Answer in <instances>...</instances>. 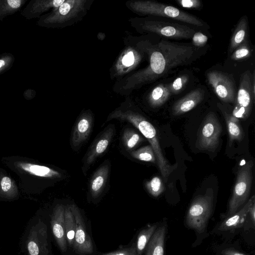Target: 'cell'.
Returning a JSON list of instances; mask_svg holds the SVG:
<instances>
[{"label":"cell","mask_w":255,"mask_h":255,"mask_svg":"<svg viewBox=\"0 0 255 255\" xmlns=\"http://www.w3.org/2000/svg\"><path fill=\"white\" fill-rule=\"evenodd\" d=\"M207 78L209 84L221 100L226 103L235 102V86L230 76L221 71L213 70L207 73Z\"/></svg>","instance_id":"cell-8"},{"label":"cell","mask_w":255,"mask_h":255,"mask_svg":"<svg viewBox=\"0 0 255 255\" xmlns=\"http://www.w3.org/2000/svg\"><path fill=\"white\" fill-rule=\"evenodd\" d=\"M15 61V57L10 53L4 52L0 55V75L9 70Z\"/></svg>","instance_id":"cell-30"},{"label":"cell","mask_w":255,"mask_h":255,"mask_svg":"<svg viewBox=\"0 0 255 255\" xmlns=\"http://www.w3.org/2000/svg\"><path fill=\"white\" fill-rule=\"evenodd\" d=\"M64 217L67 243L69 246H73L75 232V222L69 205L65 206Z\"/></svg>","instance_id":"cell-25"},{"label":"cell","mask_w":255,"mask_h":255,"mask_svg":"<svg viewBox=\"0 0 255 255\" xmlns=\"http://www.w3.org/2000/svg\"><path fill=\"white\" fill-rule=\"evenodd\" d=\"M27 0H0V21L19 10Z\"/></svg>","instance_id":"cell-22"},{"label":"cell","mask_w":255,"mask_h":255,"mask_svg":"<svg viewBox=\"0 0 255 255\" xmlns=\"http://www.w3.org/2000/svg\"><path fill=\"white\" fill-rule=\"evenodd\" d=\"M229 136L230 144L234 140L241 141L244 137V131L240 125L239 119L232 114L223 112Z\"/></svg>","instance_id":"cell-20"},{"label":"cell","mask_w":255,"mask_h":255,"mask_svg":"<svg viewBox=\"0 0 255 255\" xmlns=\"http://www.w3.org/2000/svg\"><path fill=\"white\" fill-rule=\"evenodd\" d=\"M64 212V206L57 205L54 208L51 220L53 236L59 249L63 252L66 251L67 247Z\"/></svg>","instance_id":"cell-12"},{"label":"cell","mask_w":255,"mask_h":255,"mask_svg":"<svg viewBox=\"0 0 255 255\" xmlns=\"http://www.w3.org/2000/svg\"><path fill=\"white\" fill-rule=\"evenodd\" d=\"M192 39L194 45L201 47L207 42L208 37L200 32H197L193 34Z\"/></svg>","instance_id":"cell-33"},{"label":"cell","mask_w":255,"mask_h":255,"mask_svg":"<svg viewBox=\"0 0 255 255\" xmlns=\"http://www.w3.org/2000/svg\"><path fill=\"white\" fill-rule=\"evenodd\" d=\"M93 125V118L90 115L85 114L78 119L71 136V144L73 147L80 146L87 140L92 131Z\"/></svg>","instance_id":"cell-13"},{"label":"cell","mask_w":255,"mask_h":255,"mask_svg":"<svg viewBox=\"0 0 255 255\" xmlns=\"http://www.w3.org/2000/svg\"><path fill=\"white\" fill-rule=\"evenodd\" d=\"M222 255H245L232 249H227L223 251Z\"/></svg>","instance_id":"cell-38"},{"label":"cell","mask_w":255,"mask_h":255,"mask_svg":"<svg viewBox=\"0 0 255 255\" xmlns=\"http://www.w3.org/2000/svg\"><path fill=\"white\" fill-rule=\"evenodd\" d=\"M146 28L162 36L175 39H190L195 32L187 25L163 21L148 22Z\"/></svg>","instance_id":"cell-10"},{"label":"cell","mask_w":255,"mask_h":255,"mask_svg":"<svg viewBox=\"0 0 255 255\" xmlns=\"http://www.w3.org/2000/svg\"><path fill=\"white\" fill-rule=\"evenodd\" d=\"M166 226L157 228L146 247L145 255H164Z\"/></svg>","instance_id":"cell-18"},{"label":"cell","mask_w":255,"mask_h":255,"mask_svg":"<svg viewBox=\"0 0 255 255\" xmlns=\"http://www.w3.org/2000/svg\"><path fill=\"white\" fill-rule=\"evenodd\" d=\"M251 55V49L247 44V41L237 47L231 55V58L234 60L244 59Z\"/></svg>","instance_id":"cell-32"},{"label":"cell","mask_w":255,"mask_h":255,"mask_svg":"<svg viewBox=\"0 0 255 255\" xmlns=\"http://www.w3.org/2000/svg\"><path fill=\"white\" fill-rule=\"evenodd\" d=\"M253 161L250 160L239 168L226 218L235 214L248 199L253 181Z\"/></svg>","instance_id":"cell-3"},{"label":"cell","mask_w":255,"mask_h":255,"mask_svg":"<svg viewBox=\"0 0 255 255\" xmlns=\"http://www.w3.org/2000/svg\"><path fill=\"white\" fill-rule=\"evenodd\" d=\"M131 156L140 161L156 163L155 155L150 145L141 147L130 152Z\"/></svg>","instance_id":"cell-27"},{"label":"cell","mask_w":255,"mask_h":255,"mask_svg":"<svg viewBox=\"0 0 255 255\" xmlns=\"http://www.w3.org/2000/svg\"><path fill=\"white\" fill-rule=\"evenodd\" d=\"M213 206V192L208 189L204 195H198L190 206L186 217L187 226L199 233L204 232Z\"/></svg>","instance_id":"cell-2"},{"label":"cell","mask_w":255,"mask_h":255,"mask_svg":"<svg viewBox=\"0 0 255 255\" xmlns=\"http://www.w3.org/2000/svg\"><path fill=\"white\" fill-rule=\"evenodd\" d=\"M122 140L126 149L132 151L144 139L136 131L131 128H126L122 135Z\"/></svg>","instance_id":"cell-24"},{"label":"cell","mask_w":255,"mask_h":255,"mask_svg":"<svg viewBox=\"0 0 255 255\" xmlns=\"http://www.w3.org/2000/svg\"><path fill=\"white\" fill-rule=\"evenodd\" d=\"M17 166L25 172L36 176L50 178L62 177V174L58 171L43 165L20 162L17 163Z\"/></svg>","instance_id":"cell-19"},{"label":"cell","mask_w":255,"mask_h":255,"mask_svg":"<svg viewBox=\"0 0 255 255\" xmlns=\"http://www.w3.org/2000/svg\"><path fill=\"white\" fill-rule=\"evenodd\" d=\"M134 61V57L132 52L128 53L123 58V64L126 66L132 65Z\"/></svg>","instance_id":"cell-36"},{"label":"cell","mask_w":255,"mask_h":255,"mask_svg":"<svg viewBox=\"0 0 255 255\" xmlns=\"http://www.w3.org/2000/svg\"><path fill=\"white\" fill-rule=\"evenodd\" d=\"M26 246L29 255H50L47 228L42 221H39L30 229Z\"/></svg>","instance_id":"cell-9"},{"label":"cell","mask_w":255,"mask_h":255,"mask_svg":"<svg viewBox=\"0 0 255 255\" xmlns=\"http://www.w3.org/2000/svg\"><path fill=\"white\" fill-rule=\"evenodd\" d=\"M249 213L251 216V219L253 221V224H255V202L252 204L250 208Z\"/></svg>","instance_id":"cell-39"},{"label":"cell","mask_w":255,"mask_h":255,"mask_svg":"<svg viewBox=\"0 0 255 255\" xmlns=\"http://www.w3.org/2000/svg\"><path fill=\"white\" fill-rule=\"evenodd\" d=\"M119 119L131 123L145 137L152 147L156 158V163L162 176L166 181L174 169L164 157L154 126L140 115L130 111L117 112L112 114L108 120Z\"/></svg>","instance_id":"cell-1"},{"label":"cell","mask_w":255,"mask_h":255,"mask_svg":"<svg viewBox=\"0 0 255 255\" xmlns=\"http://www.w3.org/2000/svg\"><path fill=\"white\" fill-rule=\"evenodd\" d=\"M147 191L154 197L159 196L164 191V185L161 179L157 177H153L145 183Z\"/></svg>","instance_id":"cell-29"},{"label":"cell","mask_w":255,"mask_h":255,"mask_svg":"<svg viewBox=\"0 0 255 255\" xmlns=\"http://www.w3.org/2000/svg\"><path fill=\"white\" fill-rule=\"evenodd\" d=\"M16 186L9 176L2 175L0 177V192L7 197L15 196Z\"/></svg>","instance_id":"cell-28"},{"label":"cell","mask_w":255,"mask_h":255,"mask_svg":"<svg viewBox=\"0 0 255 255\" xmlns=\"http://www.w3.org/2000/svg\"><path fill=\"white\" fill-rule=\"evenodd\" d=\"M248 22L245 17L239 21L231 39L229 51L233 52L237 47L247 41Z\"/></svg>","instance_id":"cell-21"},{"label":"cell","mask_w":255,"mask_h":255,"mask_svg":"<svg viewBox=\"0 0 255 255\" xmlns=\"http://www.w3.org/2000/svg\"><path fill=\"white\" fill-rule=\"evenodd\" d=\"M204 98V91L201 89L194 90L176 101L172 107L174 115L178 116L195 108Z\"/></svg>","instance_id":"cell-16"},{"label":"cell","mask_w":255,"mask_h":255,"mask_svg":"<svg viewBox=\"0 0 255 255\" xmlns=\"http://www.w3.org/2000/svg\"><path fill=\"white\" fill-rule=\"evenodd\" d=\"M70 9V4L68 2H64L60 6H59L58 12L60 14L65 15L69 12Z\"/></svg>","instance_id":"cell-37"},{"label":"cell","mask_w":255,"mask_h":255,"mask_svg":"<svg viewBox=\"0 0 255 255\" xmlns=\"http://www.w3.org/2000/svg\"><path fill=\"white\" fill-rule=\"evenodd\" d=\"M221 132V125L215 114L208 113L200 129L198 138L199 147L203 150H215L219 144Z\"/></svg>","instance_id":"cell-6"},{"label":"cell","mask_w":255,"mask_h":255,"mask_svg":"<svg viewBox=\"0 0 255 255\" xmlns=\"http://www.w3.org/2000/svg\"><path fill=\"white\" fill-rule=\"evenodd\" d=\"M170 92L168 86L160 84L152 91L150 96V102L152 107H158L165 103L168 99Z\"/></svg>","instance_id":"cell-23"},{"label":"cell","mask_w":255,"mask_h":255,"mask_svg":"<svg viewBox=\"0 0 255 255\" xmlns=\"http://www.w3.org/2000/svg\"><path fill=\"white\" fill-rule=\"evenodd\" d=\"M64 2V0H31L20 11V14L27 20L40 17V14L49 8L58 7Z\"/></svg>","instance_id":"cell-14"},{"label":"cell","mask_w":255,"mask_h":255,"mask_svg":"<svg viewBox=\"0 0 255 255\" xmlns=\"http://www.w3.org/2000/svg\"><path fill=\"white\" fill-rule=\"evenodd\" d=\"M75 222V232L73 247L80 255H88L94 252L92 240L88 234L85 222L78 207L75 204L69 205Z\"/></svg>","instance_id":"cell-7"},{"label":"cell","mask_w":255,"mask_h":255,"mask_svg":"<svg viewBox=\"0 0 255 255\" xmlns=\"http://www.w3.org/2000/svg\"><path fill=\"white\" fill-rule=\"evenodd\" d=\"M110 171V165L105 162L92 175L89 184V191L92 197L97 198L106 187Z\"/></svg>","instance_id":"cell-15"},{"label":"cell","mask_w":255,"mask_h":255,"mask_svg":"<svg viewBox=\"0 0 255 255\" xmlns=\"http://www.w3.org/2000/svg\"><path fill=\"white\" fill-rule=\"evenodd\" d=\"M114 134V126L109 125L93 141L84 157L83 170L84 173L95 160L107 150Z\"/></svg>","instance_id":"cell-11"},{"label":"cell","mask_w":255,"mask_h":255,"mask_svg":"<svg viewBox=\"0 0 255 255\" xmlns=\"http://www.w3.org/2000/svg\"><path fill=\"white\" fill-rule=\"evenodd\" d=\"M189 80L187 75H182L174 80L170 85H168L171 93L178 94L183 89Z\"/></svg>","instance_id":"cell-31"},{"label":"cell","mask_w":255,"mask_h":255,"mask_svg":"<svg viewBox=\"0 0 255 255\" xmlns=\"http://www.w3.org/2000/svg\"><path fill=\"white\" fill-rule=\"evenodd\" d=\"M157 228L156 225H153L143 229L139 232L137 238L135 247L137 255H142Z\"/></svg>","instance_id":"cell-26"},{"label":"cell","mask_w":255,"mask_h":255,"mask_svg":"<svg viewBox=\"0 0 255 255\" xmlns=\"http://www.w3.org/2000/svg\"><path fill=\"white\" fill-rule=\"evenodd\" d=\"M138 9L142 12L166 17L198 26H203V22L193 15L173 6L153 1L140 2Z\"/></svg>","instance_id":"cell-5"},{"label":"cell","mask_w":255,"mask_h":255,"mask_svg":"<svg viewBox=\"0 0 255 255\" xmlns=\"http://www.w3.org/2000/svg\"><path fill=\"white\" fill-rule=\"evenodd\" d=\"M255 73L249 71L241 76L240 86L235 100L232 115L238 119H245L250 115L255 99Z\"/></svg>","instance_id":"cell-4"},{"label":"cell","mask_w":255,"mask_h":255,"mask_svg":"<svg viewBox=\"0 0 255 255\" xmlns=\"http://www.w3.org/2000/svg\"><path fill=\"white\" fill-rule=\"evenodd\" d=\"M255 202V196L253 195L239 211L233 215L227 218L220 224V231L232 230L241 227L249 213L250 207Z\"/></svg>","instance_id":"cell-17"},{"label":"cell","mask_w":255,"mask_h":255,"mask_svg":"<svg viewBox=\"0 0 255 255\" xmlns=\"http://www.w3.org/2000/svg\"><path fill=\"white\" fill-rule=\"evenodd\" d=\"M177 2L181 6L186 8H199L201 5L199 0H177Z\"/></svg>","instance_id":"cell-35"},{"label":"cell","mask_w":255,"mask_h":255,"mask_svg":"<svg viewBox=\"0 0 255 255\" xmlns=\"http://www.w3.org/2000/svg\"><path fill=\"white\" fill-rule=\"evenodd\" d=\"M101 255H137L135 247L125 248Z\"/></svg>","instance_id":"cell-34"}]
</instances>
